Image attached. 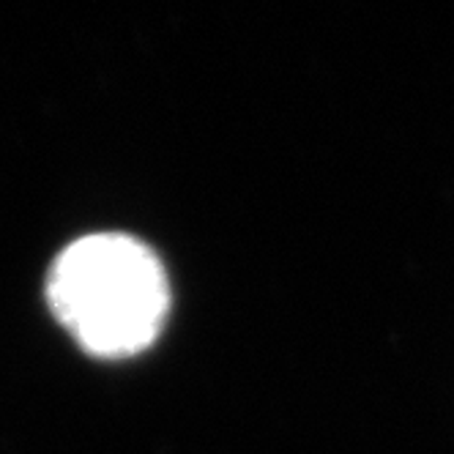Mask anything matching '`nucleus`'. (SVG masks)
Masks as SVG:
<instances>
[{
	"label": "nucleus",
	"instance_id": "1",
	"mask_svg": "<svg viewBox=\"0 0 454 454\" xmlns=\"http://www.w3.org/2000/svg\"><path fill=\"white\" fill-rule=\"evenodd\" d=\"M47 301L85 353L129 359L151 348L165 326L170 279L143 241L126 233H93L55 257Z\"/></svg>",
	"mask_w": 454,
	"mask_h": 454
}]
</instances>
